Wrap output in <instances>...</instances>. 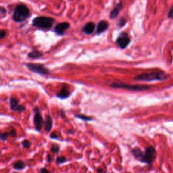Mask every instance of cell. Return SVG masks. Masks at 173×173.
<instances>
[{
    "instance_id": "cell-15",
    "label": "cell",
    "mask_w": 173,
    "mask_h": 173,
    "mask_svg": "<svg viewBox=\"0 0 173 173\" xmlns=\"http://www.w3.org/2000/svg\"><path fill=\"white\" fill-rule=\"evenodd\" d=\"M10 106L12 110L18 112V110L20 105L19 104L17 99H16L14 97H11L10 98Z\"/></svg>"
},
{
    "instance_id": "cell-19",
    "label": "cell",
    "mask_w": 173,
    "mask_h": 173,
    "mask_svg": "<svg viewBox=\"0 0 173 173\" xmlns=\"http://www.w3.org/2000/svg\"><path fill=\"white\" fill-rule=\"evenodd\" d=\"M126 23H127V20H126V19L125 18H121L119 19V22H118L117 23V26L120 27V28H122V26H124Z\"/></svg>"
},
{
    "instance_id": "cell-20",
    "label": "cell",
    "mask_w": 173,
    "mask_h": 173,
    "mask_svg": "<svg viewBox=\"0 0 173 173\" xmlns=\"http://www.w3.org/2000/svg\"><path fill=\"white\" fill-rule=\"evenodd\" d=\"M66 161V158L64 156H59L56 158V164H61L62 163H64Z\"/></svg>"
},
{
    "instance_id": "cell-4",
    "label": "cell",
    "mask_w": 173,
    "mask_h": 173,
    "mask_svg": "<svg viewBox=\"0 0 173 173\" xmlns=\"http://www.w3.org/2000/svg\"><path fill=\"white\" fill-rule=\"evenodd\" d=\"M54 19L48 16H38L32 20V26L39 29H49L53 26Z\"/></svg>"
},
{
    "instance_id": "cell-24",
    "label": "cell",
    "mask_w": 173,
    "mask_h": 173,
    "mask_svg": "<svg viewBox=\"0 0 173 173\" xmlns=\"http://www.w3.org/2000/svg\"><path fill=\"white\" fill-rule=\"evenodd\" d=\"M6 14V10H5L4 7H1V10H0V16L2 18H4Z\"/></svg>"
},
{
    "instance_id": "cell-31",
    "label": "cell",
    "mask_w": 173,
    "mask_h": 173,
    "mask_svg": "<svg viewBox=\"0 0 173 173\" xmlns=\"http://www.w3.org/2000/svg\"><path fill=\"white\" fill-rule=\"evenodd\" d=\"M97 172H102V171H101V168H99V169L97 170Z\"/></svg>"
},
{
    "instance_id": "cell-23",
    "label": "cell",
    "mask_w": 173,
    "mask_h": 173,
    "mask_svg": "<svg viewBox=\"0 0 173 173\" xmlns=\"http://www.w3.org/2000/svg\"><path fill=\"white\" fill-rule=\"evenodd\" d=\"M8 136H9V133H7V132H4L1 134L0 135V138L2 140V141H5L7 140Z\"/></svg>"
},
{
    "instance_id": "cell-26",
    "label": "cell",
    "mask_w": 173,
    "mask_h": 173,
    "mask_svg": "<svg viewBox=\"0 0 173 173\" xmlns=\"http://www.w3.org/2000/svg\"><path fill=\"white\" fill-rule=\"evenodd\" d=\"M5 35H6V31H5V30H2V31H0V38H1V39L4 38Z\"/></svg>"
},
{
    "instance_id": "cell-14",
    "label": "cell",
    "mask_w": 173,
    "mask_h": 173,
    "mask_svg": "<svg viewBox=\"0 0 173 173\" xmlns=\"http://www.w3.org/2000/svg\"><path fill=\"white\" fill-rule=\"evenodd\" d=\"M53 125V120L50 116H48L44 122V130L47 132H49L51 131Z\"/></svg>"
},
{
    "instance_id": "cell-28",
    "label": "cell",
    "mask_w": 173,
    "mask_h": 173,
    "mask_svg": "<svg viewBox=\"0 0 173 173\" xmlns=\"http://www.w3.org/2000/svg\"><path fill=\"white\" fill-rule=\"evenodd\" d=\"M40 173H50V172L48 171V169H46L45 168H43L41 169Z\"/></svg>"
},
{
    "instance_id": "cell-13",
    "label": "cell",
    "mask_w": 173,
    "mask_h": 173,
    "mask_svg": "<svg viewBox=\"0 0 173 173\" xmlns=\"http://www.w3.org/2000/svg\"><path fill=\"white\" fill-rule=\"evenodd\" d=\"M122 7H123L122 2H120L119 4H118L114 8V9L112 10V12H110V18L114 19L115 18H116L117 16L119 15L120 10L122 8Z\"/></svg>"
},
{
    "instance_id": "cell-30",
    "label": "cell",
    "mask_w": 173,
    "mask_h": 173,
    "mask_svg": "<svg viewBox=\"0 0 173 173\" xmlns=\"http://www.w3.org/2000/svg\"><path fill=\"white\" fill-rule=\"evenodd\" d=\"M50 137L52 139H57V136L56 133H52L51 134H50Z\"/></svg>"
},
{
    "instance_id": "cell-6",
    "label": "cell",
    "mask_w": 173,
    "mask_h": 173,
    "mask_svg": "<svg viewBox=\"0 0 173 173\" xmlns=\"http://www.w3.org/2000/svg\"><path fill=\"white\" fill-rule=\"evenodd\" d=\"M26 66L32 73L39 74V75H49V70L43 64L29 63V64H26Z\"/></svg>"
},
{
    "instance_id": "cell-3",
    "label": "cell",
    "mask_w": 173,
    "mask_h": 173,
    "mask_svg": "<svg viewBox=\"0 0 173 173\" xmlns=\"http://www.w3.org/2000/svg\"><path fill=\"white\" fill-rule=\"evenodd\" d=\"M30 16V10L24 4H18L15 8L13 13V20L16 23H22L28 18Z\"/></svg>"
},
{
    "instance_id": "cell-5",
    "label": "cell",
    "mask_w": 173,
    "mask_h": 173,
    "mask_svg": "<svg viewBox=\"0 0 173 173\" xmlns=\"http://www.w3.org/2000/svg\"><path fill=\"white\" fill-rule=\"evenodd\" d=\"M110 87L116 89H124L134 91H140L147 90L151 88L150 86L144 85H130L122 82H114L110 85Z\"/></svg>"
},
{
    "instance_id": "cell-2",
    "label": "cell",
    "mask_w": 173,
    "mask_h": 173,
    "mask_svg": "<svg viewBox=\"0 0 173 173\" xmlns=\"http://www.w3.org/2000/svg\"><path fill=\"white\" fill-rule=\"evenodd\" d=\"M167 79L166 73L161 71H154L149 73H143L136 76L134 80L140 81H164Z\"/></svg>"
},
{
    "instance_id": "cell-18",
    "label": "cell",
    "mask_w": 173,
    "mask_h": 173,
    "mask_svg": "<svg viewBox=\"0 0 173 173\" xmlns=\"http://www.w3.org/2000/svg\"><path fill=\"white\" fill-rule=\"evenodd\" d=\"M75 117L81 120H84V121H90V120H93L91 117L85 116V115H83V114H76Z\"/></svg>"
},
{
    "instance_id": "cell-22",
    "label": "cell",
    "mask_w": 173,
    "mask_h": 173,
    "mask_svg": "<svg viewBox=\"0 0 173 173\" xmlns=\"http://www.w3.org/2000/svg\"><path fill=\"white\" fill-rule=\"evenodd\" d=\"M51 151L54 153H57L60 151V147L57 144H53L51 146Z\"/></svg>"
},
{
    "instance_id": "cell-25",
    "label": "cell",
    "mask_w": 173,
    "mask_h": 173,
    "mask_svg": "<svg viewBox=\"0 0 173 173\" xmlns=\"http://www.w3.org/2000/svg\"><path fill=\"white\" fill-rule=\"evenodd\" d=\"M9 135L12 137H15L16 136V131L14 128H12L9 132Z\"/></svg>"
},
{
    "instance_id": "cell-17",
    "label": "cell",
    "mask_w": 173,
    "mask_h": 173,
    "mask_svg": "<svg viewBox=\"0 0 173 173\" xmlns=\"http://www.w3.org/2000/svg\"><path fill=\"white\" fill-rule=\"evenodd\" d=\"M28 56L31 59H37L42 57L43 56V54L41 51L36 50V49H34V50H32V51L30 52Z\"/></svg>"
},
{
    "instance_id": "cell-11",
    "label": "cell",
    "mask_w": 173,
    "mask_h": 173,
    "mask_svg": "<svg viewBox=\"0 0 173 173\" xmlns=\"http://www.w3.org/2000/svg\"><path fill=\"white\" fill-rule=\"evenodd\" d=\"M95 28L96 27L95 24L92 23V22H89V23L85 24L83 29H82V31H83L85 34L91 35L93 32H94Z\"/></svg>"
},
{
    "instance_id": "cell-29",
    "label": "cell",
    "mask_w": 173,
    "mask_h": 173,
    "mask_svg": "<svg viewBox=\"0 0 173 173\" xmlns=\"http://www.w3.org/2000/svg\"><path fill=\"white\" fill-rule=\"evenodd\" d=\"M47 160H48V161L49 162H51L52 161V158L50 154H48V156H47Z\"/></svg>"
},
{
    "instance_id": "cell-12",
    "label": "cell",
    "mask_w": 173,
    "mask_h": 173,
    "mask_svg": "<svg viewBox=\"0 0 173 173\" xmlns=\"http://www.w3.org/2000/svg\"><path fill=\"white\" fill-rule=\"evenodd\" d=\"M70 96V92L68 91V87L67 85H65L63 87L61 90H60V93L57 94V97L61 99V100H65V99L68 98Z\"/></svg>"
},
{
    "instance_id": "cell-16",
    "label": "cell",
    "mask_w": 173,
    "mask_h": 173,
    "mask_svg": "<svg viewBox=\"0 0 173 173\" xmlns=\"http://www.w3.org/2000/svg\"><path fill=\"white\" fill-rule=\"evenodd\" d=\"M25 166H26L25 163H24L23 161L18 160V161H16V162L14 163L13 168H14V169H15L16 171H21V170H23Z\"/></svg>"
},
{
    "instance_id": "cell-9",
    "label": "cell",
    "mask_w": 173,
    "mask_h": 173,
    "mask_svg": "<svg viewBox=\"0 0 173 173\" xmlns=\"http://www.w3.org/2000/svg\"><path fill=\"white\" fill-rule=\"evenodd\" d=\"M70 27V24L68 23H59L56 25L54 28V31L56 33L60 35H64V32L66 31L67 29H69Z\"/></svg>"
},
{
    "instance_id": "cell-8",
    "label": "cell",
    "mask_w": 173,
    "mask_h": 173,
    "mask_svg": "<svg viewBox=\"0 0 173 173\" xmlns=\"http://www.w3.org/2000/svg\"><path fill=\"white\" fill-rule=\"evenodd\" d=\"M34 124L35 125V128L36 130L38 131H40L42 130L43 125V119L42 116V114H40L39 110L38 107H35L34 108Z\"/></svg>"
},
{
    "instance_id": "cell-27",
    "label": "cell",
    "mask_w": 173,
    "mask_h": 173,
    "mask_svg": "<svg viewBox=\"0 0 173 173\" xmlns=\"http://www.w3.org/2000/svg\"><path fill=\"white\" fill-rule=\"evenodd\" d=\"M168 16L170 18H173V7L171 8V10L169 11V13H168Z\"/></svg>"
},
{
    "instance_id": "cell-7",
    "label": "cell",
    "mask_w": 173,
    "mask_h": 173,
    "mask_svg": "<svg viewBox=\"0 0 173 173\" xmlns=\"http://www.w3.org/2000/svg\"><path fill=\"white\" fill-rule=\"evenodd\" d=\"M131 42V39L128 33L122 32L120 33L116 39V44L120 49H125L129 45Z\"/></svg>"
},
{
    "instance_id": "cell-1",
    "label": "cell",
    "mask_w": 173,
    "mask_h": 173,
    "mask_svg": "<svg viewBox=\"0 0 173 173\" xmlns=\"http://www.w3.org/2000/svg\"><path fill=\"white\" fill-rule=\"evenodd\" d=\"M132 153L137 160L147 164L153 162L156 157V151L152 146L147 147L144 152H142L139 148H134L132 150Z\"/></svg>"
},
{
    "instance_id": "cell-21",
    "label": "cell",
    "mask_w": 173,
    "mask_h": 173,
    "mask_svg": "<svg viewBox=\"0 0 173 173\" xmlns=\"http://www.w3.org/2000/svg\"><path fill=\"white\" fill-rule=\"evenodd\" d=\"M21 144L22 145H23V147L24 148H29L30 147H31V142H30L29 140H27V139H25V140H23V141H22L21 143Z\"/></svg>"
},
{
    "instance_id": "cell-10",
    "label": "cell",
    "mask_w": 173,
    "mask_h": 173,
    "mask_svg": "<svg viewBox=\"0 0 173 173\" xmlns=\"http://www.w3.org/2000/svg\"><path fill=\"white\" fill-rule=\"evenodd\" d=\"M109 24L108 22L106 20H101L97 24V26L96 27V33L100 35L104 31H106L108 29Z\"/></svg>"
}]
</instances>
